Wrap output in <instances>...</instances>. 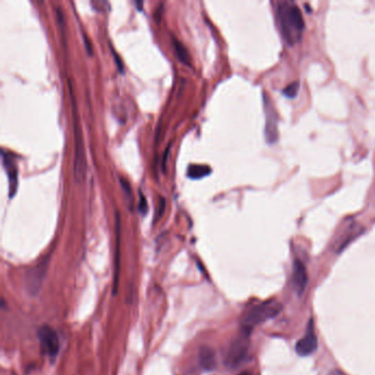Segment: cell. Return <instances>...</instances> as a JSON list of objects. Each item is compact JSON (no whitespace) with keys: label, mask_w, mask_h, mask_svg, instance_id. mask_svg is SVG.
Listing matches in <instances>:
<instances>
[{"label":"cell","mask_w":375,"mask_h":375,"mask_svg":"<svg viewBox=\"0 0 375 375\" xmlns=\"http://www.w3.org/2000/svg\"><path fill=\"white\" fill-rule=\"evenodd\" d=\"M277 20L280 32L288 44L297 43L303 35L305 21L299 7L292 2H282L277 7Z\"/></svg>","instance_id":"6da1fadb"},{"label":"cell","mask_w":375,"mask_h":375,"mask_svg":"<svg viewBox=\"0 0 375 375\" xmlns=\"http://www.w3.org/2000/svg\"><path fill=\"white\" fill-rule=\"evenodd\" d=\"M69 93H71L72 99V117H73V129H74V178L77 184H82L86 178V155H85V147H84V139H83V131L81 127L80 117H78V111L76 107V100L74 92L72 89L71 83L68 81Z\"/></svg>","instance_id":"7a4b0ae2"},{"label":"cell","mask_w":375,"mask_h":375,"mask_svg":"<svg viewBox=\"0 0 375 375\" xmlns=\"http://www.w3.org/2000/svg\"><path fill=\"white\" fill-rule=\"evenodd\" d=\"M282 308V304L277 302H269L257 305V306L250 309L242 319L241 330L251 334L254 327L264 323L265 320L274 318L279 314Z\"/></svg>","instance_id":"3957f363"},{"label":"cell","mask_w":375,"mask_h":375,"mask_svg":"<svg viewBox=\"0 0 375 375\" xmlns=\"http://www.w3.org/2000/svg\"><path fill=\"white\" fill-rule=\"evenodd\" d=\"M250 333L241 331V334L232 341L228 352L226 354L224 362L227 366L236 369L245 362L250 347Z\"/></svg>","instance_id":"277c9868"},{"label":"cell","mask_w":375,"mask_h":375,"mask_svg":"<svg viewBox=\"0 0 375 375\" xmlns=\"http://www.w3.org/2000/svg\"><path fill=\"white\" fill-rule=\"evenodd\" d=\"M264 110H265V140L269 144H274L278 141V123L277 113L273 105L270 96L264 93Z\"/></svg>","instance_id":"5b68a950"},{"label":"cell","mask_w":375,"mask_h":375,"mask_svg":"<svg viewBox=\"0 0 375 375\" xmlns=\"http://www.w3.org/2000/svg\"><path fill=\"white\" fill-rule=\"evenodd\" d=\"M38 337L43 352L50 358H55L60 351V339L55 330L49 326H42L39 329Z\"/></svg>","instance_id":"8992f818"},{"label":"cell","mask_w":375,"mask_h":375,"mask_svg":"<svg viewBox=\"0 0 375 375\" xmlns=\"http://www.w3.org/2000/svg\"><path fill=\"white\" fill-rule=\"evenodd\" d=\"M318 347V340H317V335L315 333L314 330V323L310 319V322L308 324L307 327V331L306 334L304 335L302 339H299L296 343L295 346V350L296 353L301 357H308L310 354H312L317 350Z\"/></svg>","instance_id":"52a82bcc"},{"label":"cell","mask_w":375,"mask_h":375,"mask_svg":"<svg viewBox=\"0 0 375 375\" xmlns=\"http://www.w3.org/2000/svg\"><path fill=\"white\" fill-rule=\"evenodd\" d=\"M364 231V228L355 221H351L347 224V227L345 228V230L342 231V233L340 234V237L338 238L337 245H335V250H337V253L342 252L351 242H352L354 239H357L360 234H362V232Z\"/></svg>","instance_id":"ba28073f"},{"label":"cell","mask_w":375,"mask_h":375,"mask_svg":"<svg viewBox=\"0 0 375 375\" xmlns=\"http://www.w3.org/2000/svg\"><path fill=\"white\" fill-rule=\"evenodd\" d=\"M307 280H308V275H307V270H306V267H305V264L299 260L294 261L292 282H293L294 290L296 291V293H297L298 296H302L304 294L305 290H306Z\"/></svg>","instance_id":"9c48e42d"},{"label":"cell","mask_w":375,"mask_h":375,"mask_svg":"<svg viewBox=\"0 0 375 375\" xmlns=\"http://www.w3.org/2000/svg\"><path fill=\"white\" fill-rule=\"evenodd\" d=\"M45 271H46V262L42 263L41 265H39L36 268H33L31 270L27 276V288L28 291L31 294H36L39 292V290L41 288L43 278L45 276Z\"/></svg>","instance_id":"30bf717a"},{"label":"cell","mask_w":375,"mask_h":375,"mask_svg":"<svg viewBox=\"0 0 375 375\" xmlns=\"http://www.w3.org/2000/svg\"><path fill=\"white\" fill-rule=\"evenodd\" d=\"M3 163L9 181V196L12 198L18 189V168L14 161L9 158V155H6L5 152H3Z\"/></svg>","instance_id":"8fae6325"},{"label":"cell","mask_w":375,"mask_h":375,"mask_svg":"<svg viewBox=\"0 0 375 375\" xmlns=\"http://www.w3.org/2000/svg\"><path fill=\"white\" fill-rule=\"evenodd\" d=\"M199 364L206 371H212L216 368V354L212 348L204 347L200 349Z\"/></svg>","instance_id":"7c38bea8"},{"label":"cell","mask_w":375,"mask_h":375,"mask_svg":"<svg viewBox=\"0 0 375 375\" xmlns=\"http://www.w3.org/2000/svg\"><path fill=\"white\" fill-rule=\"evenodd\" d=\"M119 253H120V217L119 213L116 214V283L115 287L117 288L118 284V269H119Z\"/></svg>","instance_id":"4fadbf2b"},{"label":"cell","mask_w":375,"mask_h":375,"mask_svg":"<svg viewBox=\"0 0 375 375\" xmlns=\"http://www.w3.org/2000/svg\"><path fill=\"white\" fill-rule=\"evenodd\" d=\"M172 43H173V48L175 50L177 58L181 60L182 63L186 65H191V57L185 46L179 42L175 36H172Z\"/></svg>","instance_id":"5bb4252c"},{"label":"cell","mask_w":375,"mask_h":375,"mask_svg":"<svg viewBox=\"0 0 375 375\" xmlns=\"http://www.w3.org/2000/svg\"><path fill=\"white\" fill-rule=\"evenodd\" d=\"M212 173V170L205 165H190L187 168V177L192 179H199L209 175Z\"/></svg>","instance_id":"9a60e30c"},{"label":"cell","mask_w":375,"mask_h":375,"mask_svg":"<svg viewBox=\"0 0 375 375\" xmlns=\"http://www.w3.org/2000/svg\"><path fill=\"white\" fill-rule=\"evenodd\" d=\"M299 87H301V85H299L298 81L293 82L286 86L283 90V93L288 98H295L296 96H297V93L299 91Z\"/></svg>","instance_id":"2e32d148"},{"label":"cell","mask_w":375,"mask_h":375,"mask_svg":"<svg viewBox=\"0 0 375 375\" xmlns=\"http://www.w3.org/2000/svg\"><path fill=\"white\" fill-rule=\"evenodd\" d=\"M120 181V184H121V187L122 190L124 192V194H126V197L128 199V204H129V207L131 209V205H134V196H132V191H131V186L129 184V182L127 181V179H124L122 177L119 178Z\"/></svg>","instance_id":"e0dca14e"},{"label":"cell","mask_w":375,"mask_h":375,"mask_svg":"<svg viewBox=\"0 0 375 375\" xmlns=\"http://www.w3.org/2000/svg\"><path fill=\"white\" fill-rule=\"evenodd\" d=\"M139 198H140V201H139L140 213H141L142 215H145L147 212V204H146V199L144 197V195L141 191L139 192Z\"/></svg>","instance_id":"ac0fdd59"},{"label":"cell","mask_w":375,"mask_h":375,"mask_svg":"<svg viewBox=\"0 0 375 375\" xmlns=\"http://www.w3.org/2000/svg\"><path fill=\"white\" fill-rule=\"evenodd\" d=\"M164 210H165V199H164L163 197H161L160 208H158V210H156V214H155V217H154V221H158L160 219V218L164 214Z\"/></svg>","instance_id":"d6986e66"},{"label":"cell","mask_w":375,"mask_h":375,"mask_svg":"<svg viewBox=\"0 0 375 375\" xmlns=\"http://www.w3.org/2000/svg\"><path fill=\"white\" fill-rule=\"evenodd\" d=\"M113 54H114V58L116 59V63H117V66H118V68H119V71L120 72H122V69H123V67H122V64H121V62H120V59H119V57L118 55H117V53L113 50Z\"/></svg>","instance_id":"ffe728a7"},{"label":"cell","mask_w":375,"mask_h":375,"mask_svg":"<svg viewBox=\"0 0 375 375\" xmlns=\"http://www.w3.org/2000/svg\"><path fill=\"white\" fill-rule=\"evenodd\" d=\"M168 153H170V146L168 147H166V151H165V153H164V156H163V170H165V163H166V158H167V156H168Z\"/></svg>","instance_id":"44dd1931"},{"label":"cell","mask_w":375,"mask_h":375,"mask_svg":"<svg viewBox=\"0 0 375 375\" xmlns=\"http://www.w3.org/2000/svg\"><path fill=\"white\" fill-rule=\"evenodd\" d=\"M328 375H346V374L343 373L342 371H340V370H332V371L329 372V374H328Z\"/></svg>","instance_id":"7402d4cb"},{"label":"cell","mask_w":375,"mask_h":375,"mask_svg":"<svg viewBox=\"0 0 375 375\" xmlns=\"http://www.w3.org/2000/svg\"><path fill=\"white\" fill-rule=\"evenodd\" d=\"M240 375H251V374H250L249 372H243V373H241Z\"/></svg>","instance_id":"603a6c76"}]
</instances>
